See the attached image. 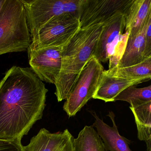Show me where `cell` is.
I'll return each mask as SVG.
<instances>
[{
	"label": "cell",
	"instance_id": "cell-1",
	"mask_svg": "<svg viewBox=\"0 0 151 151\" xmlns=\"http://www.w3.org/2000/svg\"><path fill=\"white\" fill-rule=\"evenodd\" d=\"M47 92L30 68L8 70L0 81V139L21 141L42 118Z\"/></svg>",
	"mask_w": 151,
	"mask_h": 151
},
{
	"label": "cell",
	"instance_id": "cell-2",
	"mask_svg": "<svg viewBox=\"0 0 151 151\" xmlns=\"http://www.w3.org/2000/svg\"><path fill=\"white\" fill-rule=\"evenodd\" d=\"M104 24L80 28L63 47L60 71L54 84L58 102L68 97L81 70L94 53Z\"/></svg>",
	"mask_w": 151,
	"mask_h": 151
},
{
	"label": "cell",
	"instance_id": "cell-3",
	"mask_svg": "<svg viewBox=\"0 0 151 151\" xmlns=\"http://www.w3.org/2000/svg\"><path fill=\"white\" fill-rule=\"evenodd\" d=\"M31 37L21 0H6L0 14V55L27 51Z\"/></svg>",
	"mask_w": 151,
	"mask_h": 151
},
{
	"label": "cell",
	"instance_id": "cell-4",
	"mask_svg": "<svg viewBox=\"0 0 151 151\" xmlns=\"http://www.w3.org/2000/svg\"><path fill=\"white\" fill-rule=\"evenodd\" d=\"M104 69L94 55L81 70L75 85L66 99L63 110L69 117L75 116L92 99Z\"/></svg>",
	"mask_w": 151,
	"mask_h": 151
},
{
	"label": "cell",
	"instance_id": "cell-5",
	"mask_svg": "<svg viewBox=\"0 0 151 151\" xmlns=\"http://www.w3.org/2000/svg\"><path fill=\"white\" fill-rule=\"evenodd\" d=\"M31 37L53 17L71 14L79 18L81 0H21Z\"/></svg>",
	"mask_w": 151,
	"mask_h": 151
},
{
	"label": "cell",
	"instance_id": "cell-6",
	"mask_svg": "<svg viewBox=\"0 0 151 151\" xmlns=\"http://www.w3.org/2000/svg\"><path fill=\"white\" fill-rule=\"evenodd\" d=\"M125 15H122L104 24L93 55L101 63L109 61V69L117 66L129 37L125 32Z\"/></svg>",
	"mask_w": 151,
	"mask_h": 151
},
{
	"label": "cell",
	"instance_id": "cell-7",
	"mask_svg": "<svg viewBox=\"0 0 151 151\" xmlns=\"http://www.w3.org/2000/svg\"><path fill=\"white\" fill-rule=\"evenodd\" d=\"M81 28L79 18L71 14L53 17L31 38L27 51L47 47L63 46Z\"/></svg>",
	"mask_w": 151,
	"mask_h": 151
},
{
	"label": "cell",
	"instance_id": "cell-8",
	"mask_svg": "<svg viewBox=\"0 0 151 151\" xmlns=\"http://www.w3.org/2000/svg\"><path fill=\"white\" fill-rule=\"evenodd\" d=\"M133 0H81L79 19L81 28L106 24L114 18L126 16Z\"/></svg>",
	"mask_w": 151,
	"mask_h": 151
},
{
	"label": "cell",
	"instance_id": "cell-9",
	"mask_svg": "<svg viewBox=\"0 0 151 151\" xmlns=\"http://www.w3.org/2000/svg\"><path fill=\"white\" fill-rule=\"evenodd\" d=\"M63 46L47 47L28 51L30 68L42 82L55 83L60 71Z\"/></svg>",
	"mask_w": 151,
	"mask_h": 151
},
{
	"label": "cell",
	"instance_id": "cell-10",
	"mask_svg": "<svg viewBox=\"0 0 151 151\" xmlns=\"http://www.w3.org/2000/svg\"><path fill=\"white\" fill-rule=\"evenodd\" d=\"M74 138L68 129L51 133L42 128L24 146V151H75Z\"/></svg>",
	"mask_w": 151,
	"mask_h": 151
},
{
	"label": "cell",
	"instance_id": "cell-11",
	"mask_svg": "<svg viewBox=\"0 0 151 151\" xmlns=\"http://www.w3.org/2000/svg\"><path fill=\"white\" fill-rule=\"evenodd\" d=\"M89 112L95 119L93 126L97 129V133L102 139L107 151H132L129 147L131 140L119 133L116 124L115 115L113 111H110L107 115L112 121V126L105 123L94 111Z\"/></svg>",
	"mask_w": 151,
	"mask_h": 151
},
{
	"label": "cell",
	"instance_id": "cell-12",
	"mask_svg": "<svg viewBox=\"0 0 151 151\" xmlns=\"http://www.w3.org/2000/svg\"><path fill=\"white\" fill-rule=\"evenodd\" d=\"M149 17L143 28L136 35L129 36L123 54L117 66L114 68H126L139 64L149 57L145 52L146 31Z\"/></svg>",
	"mask_w": 151,
	"mask_h": 151
},
{
	"label": "cell",
	"instance_id": "cell-13",
	"mask_svg": "<svg viewBox=\"0 0 151 151\" xmlns=\"http://www.w3.org/2000/svg\"><path fill=\"white\" fill-rule=\"evenodd\" d=\"M143 83L140 80H129L113 76L104 70L99 86L92 99L101 100L105 102L115 101L116 97L129 86Z\"/></svg>",
	"mask_w": 151,
	"mask_h": 151
},
{
	"label": "cell",
	"instance_id": "cell-14",
	"mask_svg": "<svg viewBox=\"0 0 151 151\" xmlns=\"http://www.w3.org/2000/svg\"><path fill=\"white\" fill-rule=\"evenodd\" d=\"M151 17V0H133L125 17L124 31L129 36L138 33Z\"/></svg>",
	"mask_w": 151,
	"mask_h": 151
},
{
	"label": "cell",
	"instance_id": "cell-15",
	"mask_svg": "<svg viewBox=\"0 0 151 151\" xmlns=\"http://www.w3.org/2000/svg\"><path fill=\"white\" fill-rule=\"evenodd\" d=\"M137 129V137L145 141L147 151H151V101L130 104Z\"/></svg>",
	"mask_w": 151,
	"mask_h": 151
},
{
	"label": "cell",
	"instance_id": "cell-16",
	"mask_svg": "<svg viewBox=\"0 0 151 151\" xmlns=\"http://www.w3.org/2000/svg\"><path fill=\"white\" fill-rule=\"evenodd\" d=\"M106 71L109 75L119 78L147 82L151 78V57L133 66L109 69Z\"/></svg>",
	"mask_w": 151,
	"mask_h": 151
},
{
	"label": "cell",
	"instance_id": "cell-17",
	"mask_svg": "<svg viewBox=\"0 0 151 151\" xmlns=\"http://www.w3.org/2000/svg\"><path fill=\"white\" fill-rule=\"evenodd\" d=\"M75 151H107L93 125L86 126L74 138Z\"/></svg>",
	"mask_w": 151,
	"mask_h": 151
},
{
	"label": "cell",
	"instance_id": "cell-18",
	"mask_svg": "<svg viewBox=\"0 0 151 151\" xmlns=\"http://www.w3.org/2000/svg\"><path fill=\"white\" fill-rule=\"evenodd\" d=\"M136 86H129L120 93L114 101H122L131 104L137 101H151V86L142 88H137Z\"/></svg>",
	"mask_w": 151,
	"mask_h": 151
},
{
	"label": "cell",
	"instance_id": "cell-19",
	"mask_svg": "<svg viewBox=\"0 0 151 151\" xmlns=\"http://www.w3.org/2000/svg\"><path fill=\"white\" fill-rule=\"evenodd\" d=\"M0 151H24L21 140L0 139Z\"/></svg>",
	"mask_w": 151,
	"mask_h": 151
},
{
	"label": "cell",
	"instance_id": "cell-20",
	"mask_svg": "<svg viewBox=\"0 0 151 151\" xmlns=\"http://www.w3.org/2000/svg\"><path fill=\"white\" fill-rule=\"evenodd\" d=\"M145 41L147 56V57H151V18L149 19L147 23L145 36Z\"/></svg>",
	"mask_w": 151,
	"mask_h": 151
},
{
	"label": "cell",
	"instance_id": "cell-21",
	"mask_svg": "<svg viewBox=\"0 0 151 151\" xmlns=\"http://www.w3.org/2000/svg\"><path fill=\"white\" fill-rule=\"evenodd\" d=\"M6 0H0V14L1 12V9H2V7L3 5L5 4Z\"/></svg>",
	"mask_w": 151,
	"mask_h": 151
}]
</instances>
